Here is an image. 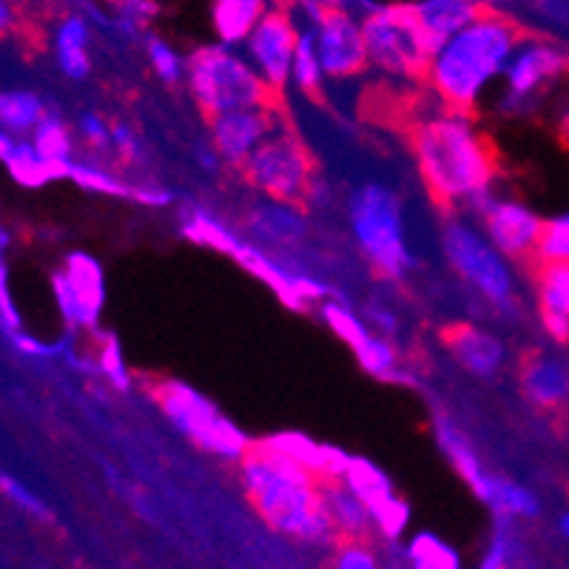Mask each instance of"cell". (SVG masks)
<instances>
[{"label": "cell", "instance_id": "obj_1", "mask_svg": "<svg viewBox=\"0 0 569 569\" xmlns=\"http://www.w3.org/2000/svg\"><path fill=\"white\" fill-rule=\"evenodd\" d=\"M401 140L416 160L427 200L441 217H459L481 197H490L492 180L501 174L496 140L465 117L430 111Z\"/></svg>", "mask_w": 569, "mask_h": 569}, {"label": "cell", "instance_id": "obj_2", "mask_svg": "<svg viewBox=\"0 0 569 569\" xmlns=\"http://www.w3.org/2000/svg\"><path fill=\"white\" fill-rule=\"evenodd\" d=\"M240 479L251 507L273 532L311 543L337 541L319 476L271 441L248 445L240 456Z\"/></svg>", "mask_w": 569, "mask_h": 569}, {"label": "cell", "instance_id": "obj_3", "mask_svg": "<svg viewBox=\"0 0 569 569\" xmlns=\"http://www.w3.org/2000/svg\"><path fill=\"white\" fill-rule=\"evenodd\" d=\"M527 38L532 34L512 14L490 7L433 54L427 86L441 100L447 114L472 120L487 86L505 74L512 54Z\"/></svg>", "mask_w": 569, "mask_h": 569}, {"label": "cell", "instance_id": "obj_4", "mask_svg": "<svg viewBox=\"0 0 569 569\" xmlns=\"http://www.w3.org/2000/svg\"><path fill=\"white\" fill-rule=\"evenodd\" d=\"M186 80L202 120L242 109H282L284 94L268 86L251 60L226 43L197 46L186 60Z\"/></svg>", "mask_w": 569, "mask_h": 569}, {"label": "cell", "instance_id": "obj_5", "mask_svg": "<svg viewBox=\"0 0 569 569\" xmlns=\"http://www.w3.org/2000/svg\"><path fill=\"white\" fill-rule=\"evenodd\" d=\"M240 177L259 194L297 208L302 213H311L313 208L328 202V188H325L317 157L293 123L273 131L248 157L246 166L240 169Z\"/></svg>", "mask_w": 569, "mask_h": 569}, {"label": "cell", "instance_id": "obj_6", "mask_svg": "<svg viewBox=\"0 0 569 569\" xmlns=\"http://www.w3.org/2000/svg\"><path fill=\"white\" fill-rule=\"evenodd\" d=\"M356 246L379 279L401 282L416 268L405 233V208L396 188L385 180H365L348 200Z\"/></svg>", "mask_w": 569, "mask_h": 569}, {"label": "cell", "instance_id": "obj_7", "mask_svg": "<svg viewBox=\"0 0 569 569\" xmlns=\"http://www.w3.org/2000/svg\"><path fill=\"white\" fill-rule=\"evenodd\" d=\"M359 23L370 66L390 78L427 86L436 49L421 29L416 3H382L368 9Z\"/></svg>", "mask_w": 569, "mask_h": 569}, {"label": "cell", "instance_id": "obj_8", "mask_svg": "<svg viewBox=\"0 0 569 569\" xmlns=\"http://www.w3.org/2000/svg\"><path fill=\"white\" fill-rule=\"evenodd\" d=\"M441 220H445L441 248L456 277L470 284L490 308H498L501 313H518L516 279L496 246H490V240H485L470 222L459 217H441Z\"/></svg>", "mask_w": 569, "mask_h": 569}, {"label": "cell", "instance_id": "obj_9", "mask_svg": "<svg viewBox=\"0 0 569 569\" xmlns=\"http://www.w3.org/2000/svg\"><path fill=\"white\" fill-rule=\"evenodd\" d=\"M146 390L157 408L166 413V419L206 453L240 459L251 445L220 410L213 408V401H208L188 385L174 382V379H151Z\"/></svg>", "mask_w": 569, "mask_h": 569}, {"label": "cell", "instance_id": "obj_10", "mask_svg": "<svg viewBox=\"0 0 569 569\" xmlns=\"http://www.w3.org/2000/svg\"><path fill=\"white\" fill-rule=\"evenodd\" d=\"M313 32V43H317L319 63H322L325 78L330 80H353L365 74L370 66L368 49H365L362 23L353 18L342 0H337L330 7L328 14L305 27Z\"/></svg>", "mask_w": 569, "mask_h": 569}, {"label": "cell", "instance_id": "obj_11", "mask_svg": "<svg viewBox=\"0 0 569 569\" xmlns=\"http://www.w3.org/2000/svg\"><path fill=\"white\" fill-rule=\"evenodd\" d=\"M472 211L479 213L487 237H490V242L501 257L512 259L521 268H527L538 257V246H541L547 222L538 213H532L530 208H525L521 202L481 197L472 206Z\"/></svg>", "mask_w": 569, "mask_h": 569}, {"label": "cell", "instance_id": "obj_12", "mask_svg": "<svg viewBox=\"0 0 569 569\" xmlns=\"http://www.w3.org/2000/svg\"><path fill=\"white\" fill-rule=\"evenodd\" d=\"M288 123H291L288 106H282V109H242L217 117V120L208 123V129H211L213 154L220 157V162H226L228 169L240 171L242 166H246L248 157H251L273 131H279Z\"/></svg>", "mask_w": 569, "mask_h": 569}, {"label": "cell", "instance_id": "obj_13", "mask_svg": "<svg viewBox=\"0 0 569 569\" xmlns=\"http://www.w3.org/2000/svg\"><path fill=\"white\" fill-rule=\"evenodd\" d=\"M569 74V52L541 38H527L505 71L507 109H521L550 83Z\"/></svg>", "mask_w": 569, "mask_h": 569}, {"label": "cell", "instance_id": "obj_14", "mask_svg": "<svg viewBox=\"0 0 569 569\" xmlns=\"http://www.w3.org/2000/svg\"><path fill=\"white\" fill-rule=\"evenodd\" d=\"M299 34H302V27L297 23L291 9L273 7L262 18V23L253 29L251 38L246 40V52L251 66L277 91H284V86L291 80Z\"/></svg>", "mask_w": 569, "mask_h": 569}, {"label": "cell", "instance_id": "obj_15", "mask_svg": "<svg viewBox=\"0 0 569 569\" xmlns=\"http://www.w3.org/2000/svg\"><path fill=\"white\" fill-rule=\"evenodd\" d=\"M518 385L538 410L558 413L569 405V362L543 348H527L518 356Z\"/></svg>", "mask_w": 569, "mask_h": 569}, {"label": "cell", "instance_id": "obj_16", "mask_svg": "<svg viewBox=\"0 0 569 569\" xmlns=\"http://www.w3.org/2000/svg\"><path fill=\"white\" fill-rule=\"evenodd\" d=\"M525 273L536 284L538 317L543 330L556 342L569 345V259L536 257Z\"/></svg>", "mask_w": 569, "mask_h": 569}, {"label": "cell", "instance_id": "obj_17", "mask_svg": "<svg viewBox=\"0 0 569 569\" xmlns=\"http://www.w3.org/2000/svg\"><path fill=\"white\" fill-rule=\"evenodd\" d=\"M345 481L359 496V501L368 507V512L373 516V521L385 536L396 538L405 530V525H408V507H405V501L396 498L388 476L379 467H373L365 459H350Z\"/></svg>", "mask_w": 569, "mask_h": 569}, {"label": "cell", "instance_id": "obj_18", "mask_svg": "<svg viewBox=\"0 0 569 569\" xmlns=\"http://www.w3.org/2000/svg\"><path fill=\"white\" fill-rule=\"evenodd\" d=\"M439 339L447 353L453 356L467 373L479 376V379H496L498 370L505 368V342L479 325L450 322L439 330Z\"/></svg>", "mask_w": 569, "mask_h": 569}, {"label": "cell", "instance_id": "obj_19", "mask_svg": "<svg viewBox=\"0 0 569 569\" xmlns=\"http://www.w3.org/2000/svg\"><path fill=\"white\" fill-rule=\"evenodd\" d=\"M305 217L308 213L282 206V202H257L246 211L242 226H246L251 240L266 242V246L273 248H291L305 240V231H308Z\"/></svg>", "mask_w": 569, "mask_h": 569}, {"label": "cell", "instance_id": "obj_20", "mask_svg": "<svg viewBox=\"0 0 569 569\" xmlns=\"http://www.w3.org/2000/svg\"><path fill=\"white\" fill-rule=\"evenodd\" d=\"M490 7V0H419L416 14H419V23L430 46L439 52L447 40L456 38Z\"/></svg>", "mask_w": 569, "mask_h": 569}, {"label": "cell", "instance_id": "obj_21", "mask_svg": "<svg viewBox=\"0 0 569 569\" xmlns=\"http://www.w3.org/2000/svg\"><path fill=\"white\" fill-rule=\"evenodd\" d=\"M63 277L69 282L74 302L80 311V325L83 328H98V317L106 302V282L103 271L89 253H69L63 266Z\"/></svg>", "mask_w": 569, "mask_h": 569}, {"label": "cell", "instance_id": "obj_22", "mask_svg": "<svg viewBox=\"0 0 569 569\" xmlns=\"http://www.w3.org/2000/svg\"><path fill=\"white\" fill-rule=\"evenodd\" d=\"M322 481L325 507L330 512V521L337 527V538H350V541H370L373 530V516L368 507L359 501L345 479H319Z\"/></svg>", "mask_w": 569, "mask_h": 569}, {"label": "cell", "instance_id": "obj_23", "mask_svg": "<svg viewBox=\"0 0 569 569\" xmlns=\"http://www.w3.org/2000/svg\"><path fill=\"white\" fill-rule=\"evenodd\" d=\"M0 162L7 166L14 182L27 188H38L58 177H69V162L46 160L29 142H14L12 134L0 131Z\"/></svg>", "mask_w": 569, "mask_h": 569}, {"label": "cell", "instance_id": "obj_24", "mask_svg": "<svg viewBox=\"0 0 569 569\" xmlns=\"http://www.w3.org/2000/svg\"><path fill=\"white\" fill-rule=\"evenodd\" d=\"M273 9L271 0H211L213 32L226 46L246 43L253 29Z\"/></svg>", "mask_w": 569, "mask_h": 569}, {"label": "cell", "instance_id": "obj_25", "mask_svg": "<svg viewBox=\"0 0 569 569\" xmlns=\"http://www.w3.org/2000/svg\"><path fill=\"white\" fill-rule=\"evenodd\" d=\"M54 54L69 80H86L91 71V23L83 14L71 12L54 29Z\"/></svg>", "mask_w": 569, "mask_h": 569}, {"label": "cell", "instance_id": "obj_26", "mask_svg": "<svg viewBox=\"0 0 569 569\" xmlns=\"http://www.w3.org/2000/svg\"><path fill=\"white\" fill-rule=\"evenodd\" d=\"M436 436H439L441 450H445V456L450 459V465L456 467V472H459L461 479L472 487V492L479 496L481 487H485L487 481V472L485 467H481L476 450H472V445L467 441V436L461 433L453 421L441 419V416H436Z\"/></svg>", "mask_w": 569, "mask_h": 569}, {"label": "cell", "instance_id": "obj_27", "mask_svg": "<svg viewBox=\"0 0 569 569\" xmlns=\"http://www.w3.org/2000/svg\"><path fill=\"white\" fill-rule=\"evenodd\" d=\"M479 498L490 507L496 516L507 518V516H521V518H536L541 512V505H538V498L532 496L527 487L516 485V481L505 479V476H490L487 472V481L481 487Z\"/></svg>", "mask_w": 569, "mask_h": 569}, {"label": "cell", "instance_id": "obj_28", "mask_svg": "<svg viewBox=\"0 0 569 569\" xmlns=\"http://www.w3.org/2000/svg\"><path fill=\"white\" fill-rule=\"evenodd\" d=\"M291 80L308 103L328 106V94H325V71H322V63H319L317 43H313L311 29H302V34H299Z\"/></svg>", "mask_w": 569, "mask_h": 569}, {"label": "cell", "instance_id": "obj_29", "mask_svg": "<svg viewBox=\"0 0 569 569\" xmlns=\"http://www.w3.org/2000/svg\"><path fill=\"white\" fill-rule=\"evenodd\" d=\"M46 106L34 91H0V129L23 134L43 123Z\"/></svg>", "mask_w": 569, "mask_h": 569}, {"label": "cell", "instance_id": "obj_30", "mask_svg": "<svg viewBox=\"0 0 569 569\" xmlns=\"http://www.w3.org/2000/svg\"><path fill=\"white\" fill-rule=\"evenodd\" d=\"M322 317H325V322L333 328V333H337V337L342 339V342L348 345L353 353H359V350L368 345V339L373 337V333H370V330L362 325V319L356 317L353 311H348V308L339 302H325Z\"/></svg>", "mask_w": 569, "mask_h": 569}, {"label": "cell", "instance_id": "obj_31", "mask_svg": "<svg viewBox=\"0 0 569 569\" xmlns=\"http://www.w3.org/2000/svg\"><path fill=\"white\" fill-rule=\"evenodd\" d=\"M408 556L413 569H461L453 547H447L445 541H439L436 536H427V532L410 541Z\"/></svg>", "mask_w": 569, "mask_h": 569}, {"label": "cell", "instance_id": "obj_32", "mask_svg": "<svg viewBox=\"0 0 569 569\" xmlns=\"http://www.w3.org/2000/svg\"><path fill=\"white\" fill-rule=\"evenodd\" d=\"M34 149L40 151V154L46 157V160L52 162H71L69 154H71V137L69 131H66L63 120L54 114H46L43 123L34 129Z\"/></svg>", "mask_w": 569, "mask_h": 569}, {"label": "cell", "instance_id": "obj_33", "mask_svg": "<svg viewBox=\"0 0 569 569\" xmlns=\"http://www.w3.org/2000/svg\"><path fill=\"white\" fill-rule=\"evenodd\" d=\"M146 54H149L151 69L157 71V78H160L162 83L174 86L186 78V60H182L174 46L166 43L160 34H149V38H146Z\"/></svg>", "mask_w": 569, "mask_h": 569}, {"label": "cell", "instance_id": "obj_34", "mask_svg": "<svg viewBox=\"0 0 569 569\" xmlns=\"http://www.w3.org/2000/svg\"><path fill=\"white\" fill-rule=\"evenodd\" d=\"M359 365L368 370L376 379H396V365H399V353L385 337H370L359 353H356Z\"/></svg>", "mask_w": 569, "mask_h": 569}, {"label": "cell", "instance_id": "obj_35", "mask_svg": "<svg viewBox=\"0 0 569 569\" xmlns=\"http://www.w3.org/2000/svg\"><path fill=\"white\" fill-rule=\"evenodd\" d=\"M337 556H333V569H379L376 556L370 552L368 541H350V538H337Z\"/></svg>", "mask_w": 569, "mask_h": 569}, {"label": "cell", "instance_id": "obj_36", "mask_svg": "<svg viewBox=\"0 0 569 569\" xmlns=\"http://www.w3.org/2000/svg\"><path fill=\"white\" fill-rule=\"evenodd\" d=\"M98 359L106 379H109L117 390H129V373H126L123 356H120V345L114 342V337H106L103 342H100Z\"/></svg>", "mask_w": 569, "mask_h": 569}, {"label": "cell", "instance_id": "obj_37", "mask_svg": "<svg viewBox=\"0 0 569 569\" xmlns=\"http://www.w3.org/2000/svg\"><path fill=\"white\" fill-rule=\"evenodd\" d=\"M0 492L7 498H12L20 510L32 512L34 518H49V510H46V505L38 498V492L29 490L27 485H20L18 479H12L7 472H0Z\"/></svg>", "mask_w": 569, "mask_h": 569}, {"label": "cell", "instance_id": "obj_38", "mask_svg": "<svg viewBox=\"0 0 569 569\" xmlns=\"http://www.w3.org/2000/svg\"><path fill=\"white\" fill-rule=\"evenodd\" d=\"M78 129H80V134H83V140L89 142V149H94V151L111 149V129L103 117L98 114V111H83V114H80Z\"/></svg>", "mask_w": 569, "mask_h": 569}, {"label": "cell", "instance_id": "obj_39", "mask_svg": "<svg viewBox=\"0 0 569 569\" xmlns=\"http://www.w3.org/2000/svg\"><path fill=\"white\" fill-rule=\"evenodd\" d=\"M117 14L126 20L129 29H142L157 18V3L154 0H117Z\"/></svg>", "mask_w": 569, "mask_h": 569}, {"label": "cell", "instance_id": "obj_40", "mask_svg": "<svg viewBox=\"0 0 569 569\" xmlns=\"http://www.w3.org/2000/svg\"><path fill=\"white\" fill-rule=\"evenodd\" d=\"M0 322L7 325L12 337L20 330V313L12 302V293H9V268L3 259H0Z\"/></svg>", "mask_w": 569, "mask_h": 569}, {"label": "cell", "instance_id": "obj_41", "mask_svg": "<svg viewBox=\"0 0 569 569\" xmlns=\"http://www.w3.org/2000/svg\"><path fill=\"white\" fill-rule=\"evenodd\" d=\"M111 149L120 154V160H123L126 166H134V162L140 160V146H137V140H134V134H131L129 126H123V123L111 126Z\"/></svg>", "mask_w": 569, "mask_h": 569}, {"label": "cell", "instance_id": "obj_42", "mask_svg": "<svg viewBox=\"0 0 569 569\" xmlns=\"http://www.w3.org/2000/svg\"><path fill=\"white\" fill-rule=\"evenodd\" d=\"M507 558H510V532H507L505 525H498V530L492 532L490 550L481 561V569H505Z\"/></svg>", "mask_w": 569, "mask_h": 569}, {"label": "cell", "instance_id": "obj_43", "mask_svg": "<svg viewBox=\"0 0 569 569\" xmlns=\"http://www.w3.org/2000/svg\"><path fill=\"white\" fill-rule=\"evenodd\" d=\"M536 7L541 9L547 18L569 23V0H536Z\"/></svg>", "mask_w": 569, "mask_h": 569}, {"label": "cell", "instance_id": "obj_44", "mask_svg": "<svg viewBox=\"0 0 569 569\" xmlns=\"http://www.w3.org/2000/svg\"><path fill=\"white\" fill-rule=\"evenodd\" d=\"M14 345H18L23 353L29 356H43V353H52V348H46L43 342H38L34 337H29V333H14Z\"/></svg>", "mask_w": 569, "mask_h": 569}, {"label": "cell", "instance_id": "obj_45", "mask_svg": "<svg viewBox=\"0 0 569 569\" xmlns=\"http://www.w3.org/2000/svg\"><path fill=\"white\" fill-rule=\"evenodd\" d=\"M556 140L563 151H569V103L556 117Z\"/></svg>", "mask_w": 569, "mask_h": 569}, {"label": "cell", "instance_id": "obj_46", "mask_svg": "<svg viewBox=\"0 0 569 569\" xmlns=\"http://www.w3.org/2000/svg\"><path fill=\"white\" fill-rule=\"evenodd\" d=\"M12 27V9H9L7 0H0V34L7 32Z\"/></svg>", "mask_w": 569, "mask_h": 569}, {"label": "cell", "instance_id": "obj_47", "mask_svg": "<svg viewBox=\"0 0 569 569\" xmlns=\"http://www.w3.org/2000/svg\"><path fill=\"white\" fill-rule=\"evenodd\" d=\"M271 3H273V7H277V9H297L299 0H271Z\"/></svg>", "mask_w": 569, "mask_h": 569}, {"label": "cell", "instance_id": "obj_48", "mask_svg": "<svg viewBox=\"0 0 569 569\" xmlns=\"http://www.w3.org/2000/svg\"><path fill=\"white\" fill-rule=\"evenodd\" d=\"M561 532H563V536L569 538V512H567V516L561 518Z\"/></svg>", "mask_w": 569, "mask_h": 569}, {"label": "cell", "instance_id": "obj_49", "mask_svg": "<svg viewBox=\"0 0 569 569\" xmlns=\"http://www.w3.org/2000/svg\"><path fill=\"white\" fill-rule=\"evenodd\" d=\"M561 222L569 228V213H567V217H561Z\"/></svg>", "mask_w": 569, "mask_h": 569}]
</instances>
